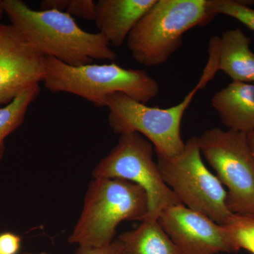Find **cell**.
I'll return each instance as SVG.
<instances>
[{"mask_svg": "<svg viewBox=\"0 0 254 254\" xmlns=\"http://www.w3.org/2000/svg\"><path fill=\"white\" fill-rule=\"evenodd\" d=\"M252 38L240 28L227 30L219 39L218 71L232 82L254 83V53Z\"/></svg>", "mask_w": 254, "mask_h": 254, "instance_id": "obj_13", "label": "cell"}, {"mask_svg": "<svg viewBox=\"0 0 254 254\" xmlns=\"http://www.w3.org/2000/svg\"><path fill=\"white\" fill-rule=\"evenodd\" d=\"M158 221L182 254L237 252L224 225L183 204L165 209Z\"/></svg>", "mask_w": 254, "mask_h": 254, "instance_id": "obj_9", "label": "cell"}, {"mask_svg": "<svg viewBox=\"0 0 254 254\" xmlns=\"http://www.w3.org/2000/svg\"><path fill=\"white\" fill-rule=\"evenodd\" d=\"M21 247V238L12 232L0 234V254H18Z\"/></svg>", "mask_w": 254, "mask_h": 254, "instance_id": "obj_19", "label": "cell"}, {"mask_svg": "<svg viewBox=\"0 0 254 254\" xmlns=\"http://www.w3.org/2000/svg\"><path fill=\"white\" fill-rule=\"evenodd\" d=\"M215 63L208 60L199 81L181 103L168 108L148 106L121 93L107 99L108 121L114 133H138L155 147L158 156L171 158L185 147L182 138V118L197 92L203 89L218 72Z\"/></svg>", "mask_w": 254, "mask_h": 254, "instance_id": "obj_4", "label": "cell"}, {"mask_svg": "<svg viewBox=\"0 0 254 254\" xmlns=\"http://www.w3.org/2000/svg\"><path fill=\"white\" fill-rule=\"evenodd\" d=\"M123 254H182L158 220H145L117 239Z\"/></svg>", "mask_w": 254, "mask_h": 254, "instance_id": "obj_14", "label": "cell"}, {"mask_svg": "<svg viewBox=\"0 0 254 254\" xmlns=\"http://www.w3.org/2000/svg\"><path fill=\"white\" fill-rule=\"evenodd\" d=\"M215 16L208 0H157L128 35L127 46L137 63L160 66L181 48L187 31Z\"/></svg>", "mask_w": 254, "mask_h": 254, "instance_id": "obj_5", "label": "cell"}, {"mask_svg": "<svg viewBox=\"0 0 254 254\" xmlns=\"http://www.w3.org/2000/svg\"><path fill=\"white\" fill-rule=\"evenodd\" d=\"M40 91L39 84L32 86L0 108V163L5 153V139L22 125L30 105L38 98Z\"/></svg>", "mask_w": 254, "mask_h": 254, "instance_id": "obj_15", "label": "cell"}, {"mask_svg": "<svg viewBox=\"0 0 254 254\" xmlns=\"http://www.w3.org/2000/svg\"><path fill=\"white\" fill-rule=\"evenodd\" d=\"M164 182L182 204L223 225L232 213L227 205V190L205 166L198 137L185 143L180 154L157 161Z\"/></svg>", "mask_w": 254, "mask_h": 254, "instance_id": "obj_6", "label": "cell"}, {"mask_svg": "<svg viewBox=\"0 0 254 254\" xmlns=\"http://www.w3.org/2000/svg\"><path fill=\"white\" fill-rule=\"evenodd\" d=\"M223 225L237 252L243 249L254 254V215L232 213Z\"/></svg>", "mask_w": 254, "mask_h": 254, "instance_id": "obj_16", "label": "cell"}, {"mask_svg": "<svg viewBox=\"0 0 254 254\" xmlns=\"http://www.w3.org/2000/svg\"><path fill=\"white\" fill-rule=\"evenodd\" d=\"M201 154L227 187L231 213L254 215V155L247 133L218 127L198 137Z\"/></svg>", "mask_w": 254, "mask_h": 254, "instance_id": "obj_8", "label": "cell"}, {"mask_svg": "<svg viewBox=\"0 0 254 254\" xmlns=\"http://www.w3.org/2000/svg\"><path fill=\"white\" fill-rule=\"evenodd\" d=\"M92 175L93 178L120 179L141 187L148 199L145 220H158L165 209L182 204L163 180L153 158V144L140 133L120 135L118 143L101 159Z\"/></svg>", "mask_w": 254, "mask_h": 254, "instance_id": "obj_7", "label": "cell"}, {"mask_svg": "<svg viewBox=\"0 0 254 254\" xmlns=\"http://www.w3.org/2000/svg\"><path fill=\"white\" fill-rule=\"evenodd\" d=\"M2 5L11 24L46 58L78 66L118 56L100 33L84 31L66 13L34 10L21 0H2Z\"/></svg>", "mask_w": 254, "mask_h": 254, "instance_id": "obj_1", "label": "cell"}, {"mask_svg": "<svg viewBox=\"0 0 254 254\" xmlns=\"http://www.w3.org/2000/svg\"><path fill=\"white\" fill-rule=\"evenodd\" d=\"M148 213V196L141 187L120 179L93 178L68 242L81 247H106L115 240L122 222H143Z\"/></svg>", "mask_w": 254, "mask_h": 254, "instance_id": "obj_2", "label": "cell"}, {"mask_svg": "<svg viewBox=\"0 0 254 254\" xmlns=\"http://www.w3.org/2000/svg\"><path fill=\"white\" fill-rule=\"evenodd\" d=\"M40 9H53L76 16L87 21H94L96 2L93 0H44Z\"/></svg>", "mask_w": 254, "mask_h": 254, "instance_id": "obj_18", "label": "cell"}, {"mask_svg": "<svg viewBox=\"0 0 254 254\" xmlns=\"http://www.w3.org/2000/svg\"><path fill=\"white\" fill-rule=\"evenodd\" d=\"M45 86L52 93L77 95L98 108L121 93L146 104L159 94L158 81L145 70L125 68L115 63L71 66L46 58Z\"/></svg>", "mask_w": 254, "mask_h": 254, "instance_id": "obj_3", "label": "cell"}, {"mask_svg": "<svg viewBox=\"0 0 254 254\" xmlns=\"http://www.w3.org/2000/svg\"><path fill=\"white\" fill-rule=\"evenodd\" d=\"M157 0H99L94 21L110 46H123L138 21Z\"/></svg>", "mask_w": 254, "mask_h": 254, "instance_id": "obj_11", "label": "cell"}, {"mask_svg": "<svg viewBox=\"0 0 254 254\" xmlns=\"http://www.w3.org/2000/svg\"><path fill=\"white\" fill-rule=\"evenodd\" d=\"M18 254H51L50 253H48L46 252H38V253H34V252H23V253Z\"/></svg>", "mask_w": 254, "mask_h": 254, "instance_id": "obj_23", "label": "cell"}, {"mask_svg": "<svg viewBox=\"0 0 254 254\" xmlns=\"http://www.w3.org/2000/svg\"><path fill=\"white\" fill-rule=\"evenodd\" d=\"M247 140H248L251 150L254 155V131L247 133Z\"/></svg>", "mask_w": 254, "mask_h": 254, "instance_id": "obj_21", "label": "cell"}, {"mask_svg": "<svg viewBox=\"0 0 254 254\" xmlns=\"http://www.w3.org/2000/svg\"><path fill=\"white\" fill-rule=\"evenodd\" d=\"M254 1L208 0L209 9L215 15L222 14L235 18L254 32V9L250 5Z\"/></svg>", "mask_w": 254, "mask_h": 254, "instance_id": "obj_17", "label": "cell"}, {"mask_svg": "<svg viewBox=\"0 0 254 254\" xmlns=\"http://www.w3.org/2000/svg\"><path fill=\"white\" fill-rule=\"evenodd\" d=\"M211 105L227 129L254 131V83L232 82L213 95Z\"/></svg>", "mask_w": 254, "mask_h": 254, "instance_id": "obj_12", "label": "cell"}, {"mask_svg": "<svg viewBox=\"0 0 254 254\" xmlns=\"http://www.w3.org/2000/svg\"><path fill=\"white\" fill-rule=\"evenodd\" d=\"M75 254H123V249L118 240L101 248L78 247Z\"/></svg>", "mask_w": 254, "mask_h": 254, "instance_id": "obj_20", "label": "cell"}, {"mask_svg": "<svg viewBox=\"0 0 254 254\" xmlns=\"http://www.w3.org/2000/svg\"><path fill=\"white\" fill-rule=\"evenodd\" d=\"M46 59L13 25L0 23V105L43 81Z\"/></svg>", "mask_w": 254, "mask_h": 254, "instance_id": "obj_10", "label": "cell"}, {"mask_svg": "<svg viewBox=\"0 0 254 254\" xmlns=\"http://www.w3.org/2000/svg\"><path fill=\"white\" fill-rule=\"evenodd\" d=\"M4 10L3 8L2 0H0V19L2 17L3 14H4Z\"/></svg>", "mask_w": 254, "mask_h": 254, "instance_id": "obj_22", "label": "cell"}]
</instances>
